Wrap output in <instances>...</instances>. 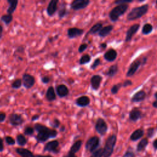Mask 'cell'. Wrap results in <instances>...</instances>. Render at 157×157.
Returning <instances> with one entry per match:
<instances>
[{
  "mask_svg": "<svg viewBox=\"0 0 157 157\" xmlns=\"http://www.w3.org/2000/svg\"><path fill=\"white\" fill-rule=\"evenodd\" d=\"M34 129L38 133L36 136V139L38 142H46L50 138L55 137L58 134L56 130L50 129L40 124L34 125Z\"/></svg>",
  "mask_w": 157,
  "mask_h": 157,
  "instance_id": "6da1fadb",
  "label": "cell"
},
{
  "mask_svg": "<svg viewBox=\"0 0 157 157\" xmlns=\"http://www.w3.org/2000/svg\"><path fill=\"white\" fill-rule=\"evenodd\" d=\"M112 30H113V26L112 25H108L105 27H103L98 33L99 36L102 38L106 37L108 35H109L110 33L112 31Z\"/></svg>",
  "mask_w": 157,
  "mask_h": 157,
  "instance_id": "d4e9b609",
  "label": "cell"
},
{
  "mask_svg": "<svg viewBox=\"0 0 157 157\" xmlns=\"http://www.w3.org/2000/svg\"><path fill=\"white\" fill-rule=\"evenodd\" d=\"M142 64V60H136L135 61L131 64L129 69H128V71L127 72L126 74V76L127 77H131L133 76L136 72L137 71V69H139V68L140 67L141 65Z\"/></svg>",
  "mask_w": 157,
  "mask_h": 157,
  "instance_id": "9c48e42d",
  "label": "cell"
},
{
  "mask_svg": "<svg viewBox=\"0 0 157 157\" xmlns=\"http://www.w3.org/2000/svg\"><path fill=\"white\" fill-rule=\"evenodd\" d=\"M15 151L22 157H36L31 151H30L27 149H23V148H17V149H16Z\"/></svg>",
  "mask_w": 157,
  "mask_h": 157,
  "instance_id": "44dd1931",
  "label": "cell"
},
{
  "mask_svg": "<svg viewBox=\"0 0 157 157\" xmlns=\"http://www.w3.org/2000/svg\"><path fill=\"white\" fill-rule=\"evenodd\" d=\"M17 142L20 146H24L27 142V140L26 137L23 134H19L17 136Z\"/></svg>",
  "mask_w": 157,
  "mask_h": 157,
  "instance_id": "1f68e13d",
  "label": "cell"
},
{
  "mask_svg": "<svg viewBox=\"0 0 157 157\" xmlns=\"http://www.w3.org/2000/svg\"><path fill=\"white\" fill-rule=\"evenodd\" d=\"M63 157H77L74 153H71V152H69L68 153V155H66V156H63Z\"/></svg>",
  "mask_w": 157,
  "mask_h": 157,
  "instance_id": "f907efd6",
  "label": "cell"
},
{
  "mask_svg": "<svg viewBox=\"0 0 157 157\" xmlns=\"http://www.w3.org/2000/svg\"><path fill=\"white\" fill-rule=\"evenodd\" d=\"M156 7H157V1H156Z\"/></svg>",
  "mask_w": 157,
  "mask_h": 157,
  "instance_id": "91938a15",
  "label": "cell"
},
{
  "mask_svg": "<svg viewBox=\"0 0 157 157\" xmlns=\"http://www.w3.org/2000/svg\"><path fill=\"white\" fill-rule=\"evenodd\" d=\"M82 141H81V140L77 141L76 142L74 143L73 146L71 147V149H70V151H69V152L75 154L76 152H77L78 150H80L81 147L82 146Z\"/></svg>",
  "mask_w": 157,
  "mask_h": 157,
  "instance_id": "4316f807",
  "label": "cell"
},
{
  "mask_svg": "<svg viewBox=\"0 0 157 157\" xmlns=\"http://www.w3.org/2000/svg\"><path fill=\"white\" fill-rule=\"evenodd\" d=\"M66 13H67V10L66 8V6L64 4H62L58 9V16L60 19H62L66 15Z\"/></svg>",
  "mask_w": 157,
  "mask_h": 157,
  "instance_id": "f546056e",
  "label": "cell"
},
{
  "mask_svg": "<svg viewBox=\"0 0 157 157\" xmlns=\"http://www.w3.org/2000/svg\"><path fill=\"white\" fill-rule=\"evenodd\" d=\"M1 20L5 23L6 25H8L13 20V17L11 14H5L1 17Z\"/></svg>",
  "mask_w": 157,
  "mask_h": 157,
  "instance_id": "d6a6232c",
  "label": "cell"
},
{
  "mask_svg": "<svg viewBox=\"0 0 157 157\" xmlns=\"http://www.w3.org/2000/svg\"><path fill=\"white\" fill-rule=\"evenodd\" d=\"M118 71V68L117 65H114L111 66L109 68V70L107 72V75L110 77H114L115 75H116V74L117 73Z\"/></svg>",
  "mask_w": 157,
  "mask_h": 157,
  "instance_id": "83f0119b",
  "label": "cell"
},
{
  "mask_svg": "<svg viewBox=\"0 0 157 157\" xmlns=\"http://www.w3.org/2000/svg\"><path fill=\"white\" fill-rule=\"evenodd\" d=\"M9 121H10L11 124L15 126H19L22 125L24 122L23 118L22 117L21 115L14 114V113L9 116Z\"/></svg>",
  "mask_w": 157,
  "mask_h": 157,
  "instance_id": "30bf717a",
  "label": "cell"
},
{
  "mask_svg": "<svg viewBox=\"0 0 157 157\" xmlns=\"http://www.w3.org/2000/svg\"><path fill=\"white\" fill-rule=\"evenodd\" d=\"M59 146V142L58 141H52L47 143L44 147V151L57 153V148Z\"/></svg>",
  "mask_w": 157,
  "mask_h": 157,
  "instance_id": "9a60e30c",
  "label": "cell"
},
{
  "mask_svg": "<svg viewBox=\"0 0 157 157\" xmlns=\"http://www.w3.org/2000/svg\"><path fill=\"white\" fill-rule=\"evenodd\" d=\"M100 47H101L102 49H106V48L107 45H106V43H102V44H101L100 45Z\"/></svg>",
  "mask_w": 157,
  "mask_h": 157,
  "instance_id": "db71d44e",
  "label": "cell"
},
{
  "mask_svg": "<svg viewBox=\"0 0 157 157\" xmlns=\"http://www.w3.org/2000/svg\"><path fill=\"white\" fill-rule=\"evenodd\" d=\"M100 64H101V60H100V58L96 59L94 60V62H93V63L92 64V65L91 66V69H95Z\"/></svg>",
  "mask_w": 157,
  "mask_h": 157,
  "instance_id": "ab89813d",
  "label": "cell"
},
{
  "mask_svg": "<svg viewBox=\"0 0 157 157\" xmlns=\"http://www.w3.org/2000/svg\"><path fill=\"white\" fill-rule=\"evenodd\" d=\"M58 0H52L50 1L47 7V12L49 16L54 15V14L57 12L58 9Z\"/></svg>",
  "mask_w": 157,
  "mask_h": 157,
  "instance_id": "4fadbf2b",
  "label": "cell"
},
{
  "mask_svg": "<svg viewBox=\"0 0 157 157\" xmlns=\"http://www.w3.org/2000/svg\"><path fill=\"white\" fill-rule=\"evenodd\" d=\"M56 91L58 97L60 98L66 97L69 94V89H68V87L63 84L57 86Z\"/></svg>",
  "mask_w": 157,
  "mask_h": 157,
  "instance_id": "2e32d148",
  "label": "cell"
},
{
  "mask_svg": "<svg viewBox=\"0 0 157 157\" xmlns=\"http://www.w3.org/2000/svg\"><path fill=\"white\" fill-rule=\"evenodd\" d=\"M153 31V27L152 25L150 23H146L144 25V27L142 28V34L147 35V34H150L152 31Z\"/></svg>",
  "mask_w": 157,
  "mask_h": 157,
  "instance_id": "4dcf8cb0",
  "label": "cell"
},
{
  "mask_svg": "<svg viewBox=\"0 0 157 157\" xmlns=\"http://www.w3.org/2000/svg\"><path fill=\"white\" fill-rule=\"evenodd\" d=\"M103 156V149H99L93 152L90 157H102Z\"/></svg>",
  "mask_w": 157,
  "mask_h": 157,
  "instance_id": "d590c367",
  "label": "cell"
},
{
  "mask_svg": "<svg viewBox=\"0 0 157 157\" xmlns=\"http://www.w3.org/2000/svg\"><path fill=\"white\" fill-rule=\"evenodd\" d=\"M4 150V145L3 141L1 138H0V152H3Z\"/></svg>",
  "mask_w": 157,
  "mask_h": 157,
  "instance_id": "681fc988",
  "label": "cell"
},
{
  "mask_svg": "<svg viewBox=\"0 0 157 157\" xmlns=\"http://www.w3.org/2000/svg\"><path fill=\"white\" fill-rule=\"evenodd\" d=\"M89 0H74L71 4V7L74 11L84 9L89 6Z\"/></svg>",
  "mask_w": 157,
  "mask_h": 157,
  "instance_id": "8992f818",
  "label": "cell"
},
{
  "mask_svg": "<svg viewBox=\"0 0 157 157\" xmlns=\"http://www.w3.org/2000/svg\"><path fill=\"white\" fill-rule=\"evenodd\" d=\"M147 135L148 136H149V137H152L153 135V133H154V129L153 128H149V129H148L147 131Z\"/></svg>",
  "mask_w": 157,
  "mask_h": 157,
  "instance_id": "bcb514c9",
  "label": "cell"
},
{
  "mask_svg": "<svg viewBox=\"0 0 157 157\" xmlns=\"http://www.w3.org/2000/svg\"><path fill=\"white\" fill-rule=\"evenodd\" d=\"M6 117V114L3 112H1L0 113V122H3L5 120Z\"/></svg>",
  "mask_w": 157,
  "mask_h": 157,
  "instance_id": "c3c4849f",
  "label": "cell"
},
{
  "mask_svg": "<svg viewBox=\"0 0 157 157\" xmlns=\"http://www.w3.org/2000/svg\"><path fill=\"white\" fill-rule=\"evenodd\" d=\"M87 47H88V44H81L79 47H78V52L82 53V52H84L87 49Z\"/></svg>",
  "mask_w": 157,
  "mask_h": 157,
  "instance_id": "b9f144b4",
  "label": "cell"
},
{
  "mask_svg": "<svg viewBox=\"0 0 157 157\" xmlns=\"http://www.w3.org/2000/svg\"><path fill=\"white\" fill-rule=\"evenodd\" d=\"M133 84V82L129 81V80H126L125 81L123 84H122V86H124V87H126L128 86H129V85H132Z\"/></svg>",
  "mask_w": 157,
  "mask_h": 157,
  "instance_id": "f6af8a7d",
  "label": "cell"
},
{
  "mask_svg": "<svg viewBox=\"0 0 157 157\" xmlns=\"http://www.w3.org/2000/svg\"><path fill=\"white\" fill-rule=\"evenodd\" d=\"M139 28H140V25H139V24H134L132 25L126 32L125 41L128 42L132 40V38L134 36V34L139 30Z\"/></svg>",
  "mask_w": 157,
  "mask_h": 157,
  "instance_id": "8fae6325",
  "label": "cell"
},
{
  "mask_svg": "<svg viewBox=\"0 0 157 157\" xmlns=\"http://www.w3.org/2000/svg\"><path fill=\"white\" fill-rule=\"evenodd\" d=\"M90 60H91V57L89 55H88V54L84 55L83 56L81 57V58L79 60V64L81 65L86 64V63H89L90 62Z\"/></svg>",
  "mask_w": 157,
  "mask_h": 157,
  "instance_id": "836d02e7",
  "label": "cell"
},
{
  "mask_svg": "<svg viewBox=\"0 0 157 157\" xmlns=\"http://www.w3.org/2000/svg\"><path fill=\"white\" fill-rule=\"evenodd\" d=\"M116 141L117 137L116 135H112L108 138L103 149V157H110L112 155Z\"/></svg>",
  "mask_w": 157,
  "mask_h": 157,
  "instance_id": "277c9868",
  "label": "cell"
},
{
  "mask_svg": "<svg viewBox=\"0 0 157 157\" xmlns=\"http://www.w3.org/2000/svg\"><path fill=\"white\" fill-rule=\"evenodd\" d=\"M3 27L1 25H0V39H1L3 37Z\"/></svg>",
  "mask_w": 157,
  "mask_h": 157,
  "instance_id": "816d5d0a",
  "label": "cell"
},
{
  "mask_svg": "<svg viewBox=\"0 0 157 157\" xmlns=\"http://www.w3.org/2000/svg\"><path fill=\"white\" fill-rule=\"evenodd\" d=\"M102 77L99 75H94L91 78V80H90L91 86H92V88L94 90H98V89L100 86V84L102 81Z\"/></svg>",
  "mask_w": 157,
  "mask_h": 157,
  "instance_id": "5bb4252c",
  "label": "cell"
},
{
  "mask_svg": "<svg viewBox=\"0 0 157 157\" xmlns=\"http://www.w3.org/2000/svg\"><path fill=\"white\" fill-rule=\"evenodd\" d=\"M132 2H133L132 0H117V1H115V4L120 5V4H125Z\"/></svg>",
  "mask_w": 157,
  "mask_h": 157,
  "instance_id": "60d3db41",
  "label": "cell"
},
{
  "mask_svg": "<svg viewBox=\"0 0 157 157\" xmlns=\"http://www.w3.org/2000/svg\"><path fill=\"white\" fill-rule=\"evenodd\" d=\"M5 140H6V143L9 145H14L15 143V141L14 139L11 136H6L5 138Z\"/></svg>",
  "mask_w": 157,
  "mask_h": 157,
  "instance_id": "f35d334b",
  "label": "cell"
},
{
  "mask_svg": "<svg viewBox=\"0 0 157 157\" xmlns=\"http://www.w3.org/2000/svg\"><path fill=\"white\" fill-rule=\"evenodd\" d=\"M128 5L127 4H120L113 8L109 12V18L112 22H116L120 16L124 15L127 11Z\"/></svg>",
  "mask_w": 157,
  "mask_h": 157,
  "instance_id": "3957f363",
  "label": "cell"
},
{
  "mask_svg": "<svg viewBox=\"0 0 157 157\" xmlns=\"http://www.w3.org/2000/svg\"><path fill=\"white\" fill-rule=\"evenodd\" d=\"M142 117V112L140 110L135 108L129 112V119L133 121H136Z\"/></svg>",
  "mask_w": 157,
  "mask_h": 157,
  "instance_id": "ac0fdd59",
  "label": "cell"
},
{
  "mask_svg": "<svg viewBox=\"0 0 157 157\" xmlns=\"http://www.w3.org/2000/svg\"><path fill=\"white\" fill-rule=\"evenodd\" d=\"M90 103V100L87 96H82L78 98L76 101V105L79 107H86Z\"/></svg>",
  "mask_w": 157,
  "mask_h": 157,
  "instance_id": "e0dca14e",
  "label": "cell"
},
{
  "mask_svg": "<svg viewBox=\"0 0 157 157\" xmlns=\"http://www.w3.org/2000/svg\"><path fill=\"white\" fill-rule=\"evenodd\" d=\"M123 157H135V156H134V154L132 152L128 151L124 155Z\"/></svg>",
  "mask_w": 157,
  "mask_h": 157,
  "instance_id": "7dc6e473",
  "label": "cell"
},
{
  "mask_svg": "<svg viewBox=\"0 0 157 157\" xmlns=\"http://www.w3.org/2000/svg\"><path fill=\"white\" fill-rule=\"evenodd\" d=\"M50 81V78L48 76H44L42 78V82L44 84H48Z\"/></svg>",
  "mask_w": 157,
  "mask_h": 157,
  "instance_id": "ee69618b",
  "label": "cell"
},
{
  "mask_svg": "<svg viewBox=\"0 0 157 157\" xmlns=\"http://www.w3.org/2000/svg\"><path fill=\"white\" fill-rule=\"evenodd\" d=\"M149 5L144 4L140 7L133 8L127 15V20L132 21L141 18L149 10Z\"/></svg>",
  "mask_w": 157,
  "mask_h": 157,
  "instance_id": "7a4b0ae2",
  "label": "cell"
},
{
  "mask_svg": "<svg viewBox=\"0 0 157 157\" xmlns=\"http://www.w3.org/2000/svg\"><path fill=\"white\" fill-rule=\"evenodd\" d=\"M153 106L155 108H157V100H156L153 102Z\"/></svg>",
  "mask_w": 157,
  "mask_h": 157,
  "instance_id": "9f6ffc18",
  "label": "cell"
},
{
  "mask_svg": "<svg viewBox=\"0 0 157 157\" xmlns=\"http://www.w3.org/2000/svg\"><path fill=\"white\" fill-rule=\"evenodd\" d=\"M155 98H156V100H157V92H156V93H155Z\"/></svg>",
  "mask_w": 157,
  "mask_h": 157,
  "instance_id": "680465c9",
  "label": "cell"
},
{
  "mask_svg": "<svg viewBox=\"0 0 157 157\" xmlns=\"http://www.w3.org/2000/svg\"><path fill=\"white\" fill-rule=\"evenodd\" d=\"M22 85V80L18 78V79H16L15 81H14L12 84V87L14 89H18L20 87H21Z\"/></svg>",
  "mask_w": 157,
  "mask_h": 157,
  "instance_id": "e575fe53",
  "label": "cell"
},
{
  "mask_svg": "<svg viewBox=\"0 0 157 157\" xmlns=\"http://www.w3.org/2000/svg\"><path fill=\"white\" fill-rule=\"evenodd\" d=\"M34 132V129L33 128L31 127V126H28V127H26L25 130H24V133L25 135H27V136H31L32 134H33Z\"/></svg>",
  "mask_w": 157,
  "mask_h": 157,
  "instance_id": "74e56055",
  "label": "cell"
},
{
  "mask_svg": "<svg viewBox=\"0 0 157 157\" xmlns=\"http://www.w3.org/2000/svg\"><path fill=\"white\" fill-rule=\"evenodd\" d=\"M100 145V139L97 136H93L90 138L88 141H87L85 148L86 149L90 152H93L97 149L98 147Z\"/></svg>",
  "mask_w": 157,
  "mask_h": 157,
  "instance_id": "5b68a950",
  "label": "cell"
},
{
  "mask_svg": "<svg viewBox=\"0 0 157 157\" xmlns=\"http://www.w3.org/2000/svg\"><path fill=\"white\" fill-rule=\"evenodd\" d=\"M148 143H149V141H148L147 139L145 138V139H143L142 140H141L140 141V142H139L137 146V150L138 152H141L142 150H143L145 147L147 145Z\"/></svg>",
  "mask_w": 157,
  "mask_h": 157,
  "instance_id": "f1b7e54d",
  "label": "cell"
},
{
  "mask_svg": "<svg viewBox=\"0 0 157 157\" xmlns=\"http://www.w3.org/2000/svg\"><path fill=\"white\" fill-rule=\"evenodd\" d=\"M84 31L78 28H70L68 30V36L70 39H74L81 36Z\"/></svg>",
  "mask_w": 157,
  "mask_h": 157,
  "instance_id": "7c38bea8",
  "label": "cell"
},
{
  "mask_svg": "<svg viewBox=\"0 0 157 157\" xmlns=\"http://www.w3.org/2000/svg\"><path fill=\"white\" fill-rule=\"evenodd\" d=\"M60 121L58 119H57V118L54 119V120L53 121H52V124H51L52 126L55 128H58L59 126H60Z\"/></svg>",
  "mask_w": 157,
  "mask_h": 157,
  "instance_id": "7bdbcfd3",
  "label": "cell"
},
{
  "mask_svg": "<svg viewBox=\"0 0 157 157\" xmlns=\"http://www.w3.org/2000/svg\"><path fill=\"white\" fill-rule=\"evenodd\" d=\"M95 129L97 132L101 135H104L108 131V125L102 118H99L95 125Z\"/></svg>",
  "mask_w": 157,
  "mask_h": 157,
  "instance_id": "52a82bcc",
  "label": "cell"
},
{
  "mask_svg": "<svg viewBox=\"0 0 157 157\" xmlns=\"http://www.w3.org/2000/svg\"><path fill=\"white\" fill-rule=\"evenodd\" d=\"M46 99L49 101H53L56 100V94L53 86L49 87V89L46 92Z\"/></svg>",
  "mask_w": 157,
  "mask_h": 157,
  "instance_id": "7402d4cb",
  "label": "cell"
},
{
  "mask_svg": "<svg viewBox=\"0 0 157 157\" xmlns=\"http://www.w3.org/2000/svg\"><path fill=\"white\" fill-rule=\"evenodd\" d=\"M36 157H52L51 156H49V155H46V156H44V155H37Z\"/></svg>",
  "mask_w": 157,
  "mask_h": 157,
  "instance_id": "6f0895ef",
  "label": "cell"
},
{
  "mask_svg": "<svg viewBox=\"0 0 157 157\" xmlns=\"http://www.w3.org/2000/svg\"><path fill=\"white\" fill-rule=\"evenodd\" d=\"M122 86L121 84H118L117 85H114L112 86V88L111 89V93L113 94H116L118 93L119 89H120V87Z\"/></svg>",
  "mask_w": 157,
  "mask_h": 157,
  "instance_id": "8d00e7d4",
  "label": "cell"
},
{
  "mask_svg": "<svg viewBox=\"0 0 157 157\" xmlns=\"http://www.w3.org/2000/svg\"><path fill=\"white\" fill-rule=\"evenodd\" d=\"M144 133L142 129H136L132 133V134L131 135V137H130L131 140H132L133 141H136L138 140V139L141 138L144 136Z\"/></svg>",
  "mask_w": 157,
  "mask_h": 157,
  "instance_id": "603a6c76",
  "label": "cell"
},
{
  "mask_svg": "<svg viewBox=\"0 0 157 157\" xmlns=\"http://www.w3.org/2000/svg\"><path fill=\"white\" fill-rule=\"evenodd\" d=\"M102 28V23H96L90 29V30L88 32V33H87V34H94L95 33H99Z\"/></svg>",
  "mask_w": 157,
  "mask_h": 157,
  "instance_id": "484cf974",
  "label": "cell"
},
{
  "mask_svg": "<svg viewBox=\"0 0 157 157\" xmlns=\"http://www.w3.org/2000/svg\"><path fill=\"white\" fill-rule=\"evenodd\" d=\"M22 84L26 89H30L35 84V78L29 74H24L22 77Z\"/></svg>",
  "mask_w": 157,
  "mask_h": 157,
  "instance_id": "ba28073f",
  "label": "cell"
},
{
  "mask_svg": "<svg viewBox=\"0 0 157 157\" xmlns=\"http://www.w3.org/2000/svg\"><path fill=\"white\" fill-rule=\"evenodd\" d=\"M7 2L9 3V6L7 9V12L8 14L12 15L16 9L17 4H18V1H17V0H8Z\"/></svg>",
  "mask_w": 157,
  "mask_h": 157,
  "instance_id": "cb8c5ba5",
  "label": "cell"
},
{
  "mask_svg": "<svg viewBox=\"0 0 157 157\" xmlns=\"http://www.w3.org/2000/svg\"><path fill=\"white\" fill-rule=\"evenodd\" d=\"M117 57V52L112 49L107 51L104 55V59L108 61V62H110L114 61L116 59Z\"/></svg>",
  "mask_w": 157,
  "mask_h": 157,
  "instance_id": "d6986e66",
  "label": "cell"
},
{
  "mask_svg": "<svg viewBox=\"0 0 157 157\" xmlns=\"http://www.w3.org/2000/svg\"><path fill=\"white\" fill-rule=\"evenodd\" d=\"M146 97V93L144 91L141 90L139 91L137 93H136L133 97L132 98V101L133 102H141Z\"/></svg>",
  "mask_w": 157,
  "mask_h": 157,
  "instance_id": "ffe728a7",
  "label": "cell"
},
{
  "mask_svg": "<svg viewBox=\"0 0 157 157\" xmlns=\"http://www.w3.org/2000/svg\"><path fill=\"white\" fill-rule=\"evenodd\" d=\"M39 115H35V116H34L32 117L31 120L32 121H35V120H38L39 118Z\"/></svg>",
  "mask_w": 157,
  "mask_h": 157,
  "instance_id": "f5cc1de1",
  "label": "cell"
},
{
  "mask_svg": "<svg viewBox=\"0 0 157 157\" xmlns=\"http://www.w3.org/2000/svg\"><path fill=\"white\" fill-rule=\"evenodd\" d=\"M153 147H155V149H157V139H155L153 142Z\"/></svg>",
  "mask_w": 157,
  "mask_h": 157,
  "instance_id": "11a10c76",
  "label": "cell"
}]
</instances>
